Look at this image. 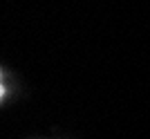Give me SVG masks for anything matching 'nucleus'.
Instances as JSON below:
<instances>
[{"label":"nucleus","instance_id":"nucleus-1","mask_svg":"<svg viewBox=\"0 0 150 139\" xmlns=\"http://www.w3.org/2000/svg\"><path fill=\"white\" fill-rule=\"evenodd\" d=\"M2 94H5V88H2V83H0V99H2Z\"/></svg>","mask_w":150,"mask_h":139}]
</instances>
